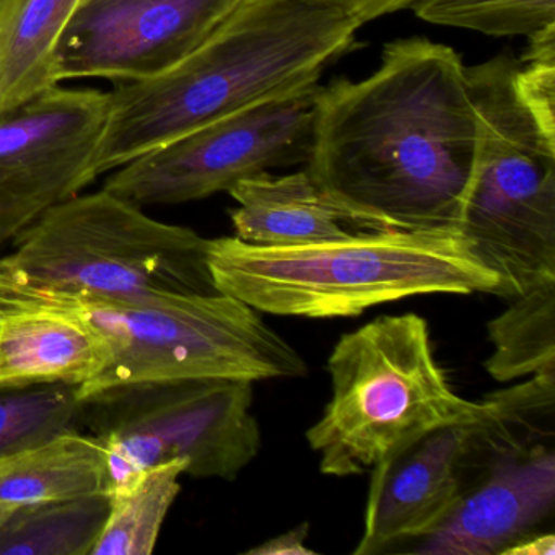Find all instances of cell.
I'll return each instance as SVG.
<instances>
[{
    "label": "cell",
    "mask_w": 555,
    "mask_h": 555,
    "mask_svg": "<svg viewBox=\"0 0 555 555\" xmlns=\"http://www.w3.org/2000/svg\"><path fill=\"white\" fill-rule=\"evenodd\" d=\"M108 454L95 435L74 428L0 464V509L109 493Z\"/></svg>",
    "instance_id": "16"
},
{
    "label": "cell",
    "mask_w": 555,
    "mask_h": 555,
    "mask_svg": "<svg viewBox=\"0 0 555 555\" xmlns=\"http://www.w3.org/2000/svg\"><path fill=\"white\" fill-rule=\"evenodd\" d=\"M331 398L307 431L321 473H370L430 431L489 414L490 396L454 391L435 359L427 321L385 314L340 337L327 360Z\"/></svg>",
    "instance_id": "4"
},
{
    "label": "cell",
    "mask_w": 555,
    "mask_h": 555,
    "mask_svg": "<svg viewBox=\"0 0 555 555\" xmlns=\"http://www.w3.org/2000/svg\"><path fill=\"white\" fill-rule=\"evenodd\" d=\"M77 0H0V116L57 86L54 60Z\"/></svg>",
    "instance_id": "17"
},
{
    "label": "cell",
    "mask_w": 555,
    "mask_h": 555,
    "mask_svg": "<svg viewBox=\"0 0 555 555\" xmlns=\"http://www.w3.org/2000/svg\"><path fill=\"white\" fill-rule=\"evenodd\" d=\"M242 0H77L54 60L56 83L142 82L196 51Z\"/></svg>",
    "instance_id": "12"
},
{
    "label": "cell",
    "mask_w": 555,
    "mask_h": 555,
    "mask_svg": "<svg viewBox=\"0 0 555 555\" xmlns=\"http://www.w3.org/2000/svg\"><path fill=\"white\" fill-rule=\"evenodd\" d=\"M360 27L318 0H242L173 69L109 92L96 177L223 116L318 83Z\"/></svg>",
    "instance_id": "2"
},
{
    "label": "cell",
    "mask_w": 555,
    "mask_h": 555,
    "mask_svg": "<svg viewBox=\"0 0 555 555\" xmlns=\"http://www.w3.org/2000/svg\"><path fill=\"white\" fill-rule=\"evenodd\" d=\"M508 301L489 323L487 373L499 383L555 373V281Z\"/></svg>",
    "instance_id": "19"
},
{
    "label": "cell",
    "mask_w": 555,
    "mask_h": 555,
    "mask_svg": "<svg viewBox=\"0 0 555 555\" xmlns=\"http://www.w3.org/2000/svg\"><path fill=\"white\" fill-rule=\"evenodd\" d=\"M320 90L313 83L201 126L116 168L103 188L142 207L175 206L308 164Z\"/></svg>",
    "instance_id": "9"
},
{
    "label": "cell",
    "mask_w": 555,
    "mask_h": 555,
    "mask_svg": "<svg viewBox=\"0 0 555 555\" xmlns=\"http://www.w3.org/2000/svg\"><path fill=\"white\" fill-rule=\"evenodd\" d=\"M418 18L489 37H541L555 30V0H418Z\"/></svg>",
    "instance_id": "22"
},
{
    "label": "cell",
    "mask_w": 555,
    "mask_h": 555,
    "mask_svg": "<svg viewBox=\"0 0 555 555\" xmlns=\"http://www.w3.org/2000/svg\"><path fill=\"white\" fill-rule=\"evenodd\" d=\"M216 288L259 313L359 317L418 295H493L496 275L457 229L388 230L297 246L209 242Z\"/></svg>",
    "instance_id": "3"
},
{
    "label": "cell",
    "mask_w": 555,
    "mask_h": 555,
    "mask_svg": "<svg viewBox=\"0 0 555 555\" xmlns=\"http://www.w3.org/2000/svg\"><path fill=\"white\" fill-rule=\"evenodd\" d=\"M209 242L103 188L51 207L22 230L0 258V284L102 300L216 294Z\"/></svg>",
    "instance_id": "5"
},
{
    "label": "cell",
    "mask_w": 555,
    "mask_h": 555,
    "mask_svg": "<svg viewBox=\"0 0 555 555\" xmlns=\"http://www.w3.org/2000/svg\"><path fill=\"white\" fill-rule=\"evenodd\" d=\"M106 363L105 340L79 313L0 284V386L83 388Z\"/></svg>",
    "instance_id": "14"
},
{
    "label": "cell",
    "mask_w": 555,
    "mask_h": 555,
    "mask_svg": "<svg viewBox=\"0 0 555 555\" xmlns=\"http://www.w3.org/2000/svg\"><path fill=\"white\" fill-rule=\"evenodd\" d=\"M479 139L456 51L398 40L372 76L321 87L307 170L392 229H457Z\"/></svg>",
    "instance_id": "1"
},
{
    "label": "cell",
    "mask_w": 555,
    "mask_h": 555,
    "mask_svg": "<svg viewBox=\"0 0 555 555\" xmlns=\"http://www.w3.org/2000/svg\"><path fill=\"white\" fill-rule=\"evenodd\" d=\"M35 295L79 313L108 347L105 370L80 392L126 383L184 378L255 383L308 373L304 357L262 321L259 311L222 292L138 300Z\"/></svg>",
    "instance_id": "7"
},
{
    "label": "cell",
    "mask_w": 555,
    "mask_h": 555,
    "mask_svg": "<svg viewBox=\"0 0 555 555\" xmlns=\"http://www.w3.org/2000/svg\"><path fill=\"white\" fill-rule=\"evenodd\" d=\"M109 93L57 86L0 116V246L96 180Z\"/></svg>",
    "instance_id": "11"
},
{
    "label": "cell",
    "mask_w": 555,
    "mask_h": 555,
    "mask_svg": "<svg viewBox=\"0 0 555 555\" xmlns=\"http://www.w3.org/2000/svg\"><path fill=\"white\" fill-rule=\"evenodd\" d=\"M108 509L109 493L0 509V555H90Z\"/></svg>",
    "instance_id": "18"
},
{
    "label": "cell",
    "mask_w": 555,
    "mask_h": 555,
    "mask_svg": "<svg viewBox=\"0 0 555 555\" xmlns=\"http://www.w3.org/2000/svg\"><path fill=\"white\" fill-rule=\"evenodd\" d=\"M318 2L343 9L363 25L383 15L412 9L418 0H318Z\"/></svg>",
    "instance_id": "23"
},
{
    "label": "cell",
    "mask_w": 555,
    "mask_h": 555,
    "mask_svg": "<svg viewBox=\"0 0 555 555\" xmlns=\"http://www.w3.org/2000/svg\"><path fill=\"white\" fill-rule=\"evenodd\" d=\"M555 535L554 532H541L532 535L526 541L519 542L515 547L508 548L505 555H554Z\"/></svg>",
    "instance_id": "25"
},
{
    "label": "cell",
    "mask_w": 555,
    "mask_h": 555,
    "mask_svg": "<svg viewBox=\"0 0 555 555\" xmlns=\"http://www.w3.org/2000/svg\"><path fill=\"white\" fill-rule=\"evenodd\" d=\"M229 194L238 204L230 212L235 236L251 245H311L396 230L324 190L307 168L284 177L258 175Z\"/></svg>",
    "instance_id": "15"
},
{
    "label": "cell",
    "mask_w": 555,
    "mask_h": 555,
    "mask_svg": "<svg viewBox=\"0 0 555 555\" xmlns=\"http://www.w3.org/2000/svg\"><path fill=\"white\" fill-rule=\"evenodd\" d=\"M181 463L162 464L113 487L109 509L90 555H151L180 495Z\"/></svg>",
    "instance_id": "20"
},
{
    "label": "cell",
    "mask_w": 555,
    "mask_h": 555,
    "mask_svg": "<svg viewBox=\"0 0 555 555\" xmlns=\"http://www.w3.org/2000/svg\"><path fill=\"white\" fill-rule=\"evenodd\" d=\"M253 385L184 378L80 392V430L105 447L113 487L168 463L197 479L233 480L261 450Z\"/></svg>",
    "instance_id": "8"
},
{
    "label": "cell",
    "mask_w": 555,
    "mask_h": 555,
    "mask_svg": "<svg viewBox=\"0 0 555 555\" xmlns=\"http://www.w3.org/2000/svg\"><path fill=\"white\" fill-rule=\"evenodd\" d=\"M469 425L430 431L370 470L363 534L353 554L396 551L431 534L448 518L463 495Z\"/></svg>",
    "instance_id": "13"
},
{
    "label": "cell",
    "mask_w": 555,
    "mask_h": 555,
    "mask_svg": "<svg viewBox=\"0 0 555 555\" xmlns=\"http://www.w3.org/2000/svg\"><path fill=\"white\" fill-rule=\"evenodd\" d=\"M74 428H80L79 386H0V464Z\"/></svg>",
    "instance_id": "21"
},
{
    "label": "cell",
    "mask_w": 555,
    "mask_h": 555,
    "mask_svg": "<svg viewBox=\"0 0 555 555\" xmlns=\"http://www.w3.org/2000/svg\"><path fill=\"white\" fill-rule=\"evenodd\" d=\"M555 434L506 422L477 431L463 495L431 534L405 548L427 555H495L545 532L555 513Z\"/></svg>",
    "instance_id": "10"
},
{
    "label": "cell",
    "mask_w": 555,
    "mask_h": 555,
    "mask_svg": "<svg viewBox=\"0 0 555 555\" xmlns=\"http://www.w3.org/2000/svg\"><path fill=\"white\" fill-rule=\"evenodd\" d=\"M310 526L307 522L266 541L259 547L251 548L248 554L256 555H307L314 554L313 548L308 547L307 539Z\"/></svg>",
    "instance_id": "24"
},
{
    "label": "cell",
    "mask_w": 555,
    "mask_h": 555,
    "mask_svg": "<svg viewBox=\"0 0 555 555\" xmlns=\"http://www.w3.org/2000/svg\"><path fill=\"white\" fill-rule=\"evenodd\" d=\"M518 64L466 67L480 122L457 229L512 298L555 279V118L529 103Z\"/></svg>",
    "instance_id": "6"
}]
</instances>
